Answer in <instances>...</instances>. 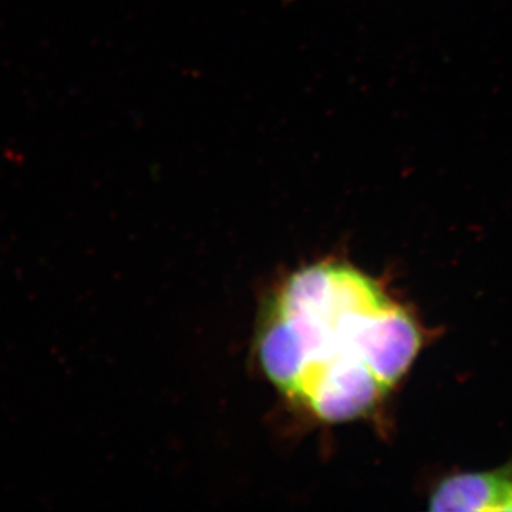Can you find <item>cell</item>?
<instances>
[{
	"mask_svg": "<svg viewBox=\"0 0 512 512\" xmlns=\"http://www.w3.org/2000/svg\"><path fill=\"white\" fill-rule=\"evenodd\" d=\"M431 511L512 512V461L483 473L447 478L430 498Z\"/></svg>",
	"mask_w": 512,
	"mask_h": 512,
	"instance_id": "cell-1",
	"label": "cell"
}]
</instances>
